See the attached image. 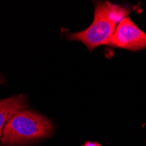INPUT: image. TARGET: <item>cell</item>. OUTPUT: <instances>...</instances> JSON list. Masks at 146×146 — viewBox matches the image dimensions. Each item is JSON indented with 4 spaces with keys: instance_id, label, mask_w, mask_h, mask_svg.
<instances>
[{
    "instance_id": "1",
    "label": "cell",
    "mask_w": 146,
    "mask_h": 146,
    "mask_svg": "<svg viewBox=\"0 0 146 146\" xmlns=\"http://www.w3.org/2000/svg\"><path fill=\"white\" fill-rule=\"evenodd\" d=\"M128 12L125 8L108 1L95 2L94 19L90 25L68 37L70 40L81 41L90 52L100 46H109L117 25L128 16Z\"/></svg>"
},
{
    "instance_id": "2",
    "label": "cell",
    "mask_w": 146,
    "mask_h": 146,
    "mask_svg": "<svg viewBox=\"0 0 146 146\" xmlns=\"http://www.w3.org/2000/svg\"><path fill=\"white\" fill-rule=\"evenodd\" d=\"M52 129L54 125L46 117L30 110H23L6 123L1 143L4 146L25 144L49 136Z\"/></svg>"
},
{
    "instance_id": "3",
    "label": "cell",
    "mask_w": 146,
    "mask_h": 146,
    "mask_svg": "<svg viewBox=\"0 0 146 146\" xmlns=\"http://www.w3.org/2000/svg\"><path fill=\"white\" fill-rule=\"evenodd\" d=\"M109 46L134 52L145 49L146 33L127 16L117 25Z\"/></svg>"
},
{
    "instance_id": "4",
    "label": "cell",
    "mask_w": 146,
    "mask_h": 146,
    "mask_svg": "<svg viewBox=\"0 0 146 146\" xmlns=\"http://www.w3.org/2000/svg\"><path fill=\"white\" fill-rule=\"evenodd\" d=\"M27 105L25 96L22 95L0 100V140L2 139L4 129L10 119L20 110H25Z\"/></svg>"
},
{
    "instance_id": "5",
    "label": "cell",
    "mask_w": 146,
    "mask_h": 146,
    "mask_svg": "<svg viewBox=\"0 0 146 146\" xmlns=\"http://www.w3.org/2000/svg\"><path fill=\"white\" fill-rule=\"evenodd\" d=\"M82 146H102V145L99 143H97V142H90V141H88L84 144H82Z\"/></svg>"
},
{
    "instance_id": "6",
    "label": "cell",
    "mask_w": 146,
    "mask_h": 146,
    "mask_svg": "<svg viewBox=\"0 0 146 146\" xmlns=\"http://www.w3.org/2000/svg\"><path fill=\"white\" fill-rule=\"evenodd\" d=\"M3 82V78L1 77V75H0V84H1Z\"/></svg>"
}]
</instances>
